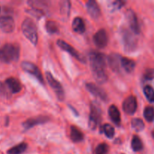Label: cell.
Instances as JSON below:
<instances>
[{
    "instance_id": "6da1fadb",
    "label": "cell",
    "mask_w": 154,
    "mask_h": 154,
    "mask_svg": "<svg viewBox=\"0 0 154 154\" xmlns=\"http://www.w3.org/2000/svg\"><path fill=\"white\" fill-rule=\"evenodd\" d=\"M89 58L92 73L96 82L100 84L106 82L108 76L105 72V68L108 58L102 53L94 51L89 54Z\"/></svg>"
},
{
    "instance_id": "7a4b0ae2",
    "label": "cell",
    "mask_w": 154,
    "mask_h": 154,
    "mask_svg": "<svg viewBox=\"0 0 154 154\" xmlns=\"http://www.w3.org/2000/svg\"><path fill=\"white\" fill-rule=\"evenodd\" d=\"M20 48L16 44L8 43L0 48V60L3 63H10L19 60Z\"/></svg>"
},
{
    "instance_id": "3957f363",
    "label": "cell",
    "mask_w": 154,
    "mask_h": 154,
    "mask_svg": "<svg viewBox=\"0 0 154 154\" xmlns=\"http://www.w3.org/2000/svg\"><path fill=\"white\" fill-rule=\"evenodd\" d=\"M21 28L25 37L35 46L38 42V31L34 21L31 18H26L23 22Z\"/></svg>"
},
{
    "instance_id": "277c9868",
    "label": "cell",
    "mask_w": 154,
    "mask_h": 154,
    "mask_svg": "<svg viewBox=\"0 0 154 154\" xmlns=\"http://www.w3.org/2000/svg\"><path fill=\"white\" fill-rule=\"evenodd\" d=\"M102 120V111L97 103L93 102L90 105V113L89 117V128L95 130Z\"/></svg>"
},
{
    "instance_id": "5b68a950",
    "label": "cell",
    "mask_w": 154,
    "mask_h": 154,
    "mask_svg": "<svg viewBox=\"0 0 154 154\" xmlns=\"http://www.w3.org/2000/svg\"><path fill=\"white\" fill-rule=\"evenodd\" d=\"M121 35L125 51L132 52V51H135V49L136 48L137 42L133 32L126 29H123L121 31Z\"/></svg>"
},
{
    "instance_id": "8992f818",
    "label": "cell",
    "mask_w": 154,
    "mask_h": 154,
    "mask_svg": "<svg viewBox=\"0 0 154 154\" xmlns=\"http://www.w3.org/2000/svg\"><path fill=\"white\" fill-rule=\"evenodd\" d=\"M46 78L47 80H48V82L49 83L51 87L54 90V91L55 92L56 95H57L59 100H64L65 93L64 90H63V87H62L61 84H60L58 81H57V80L53 77V75H51V72H46Z\"/></svg>"
},
{
    "instance_id": "52a82bcc",
    "label": "cell",
    "mask_w": 154,
    "mask_h": 154,
    "mask_svg": "<svg viewBox=\"0 0 154 154\" xmlns=\"http://www.w3.org/2000/svg\"><path fill=\"white\" fill-rule=\"evenodd\" d=\"M57 44L62 50H63V51L69 53L70 55H72V57H75V59H77L78 61L82 62V63H86L85 57H84L82 54H80L78 51H76L73 47L71 46L69 44H68L67 42H66L63 40H60V39H59V40H57Z\"/></svg>"
},
{
    "instance_id": "ba28073f",
    "label": "cell",
    "mask_w": 154,
    "mask_h": 154,
    "mask_svg": "<svg viewBox=\"0 0 154 154\" xmlns=\"http://www.w3.org/2000/svg\"><path fill=\"white\" fill-rule=\"evenodd\" d=\"M21 68L23 70L25 71L27 73L30 74L32 76H34L39 82L44 84V78L42 75V72H40L38 68L33 63H30V62L23 61L21 63Z\"/></svg>"
},
{
    "instance_id": "9c48e42d",
    "label": "cell",
    "mask_w": 154,
    "mask_h": 154,
    "mask_svg": "<svg viewBox=\"0 0 154 154\" xmlns=\"http://www.w3.org/2000/svg\"><path fill=\"white\" fill-rule=\"evenodd\" d=\"M126 19H127L128 23H129L130 29L134 34H139L140 32V26L138 24V18L136 14L132 9L127 10L126 13Z\"/></svg>"
},
{
    "instance_id": "30bf717a",
    "label": "cell",
    "mask_w": 154,
    "mask_h": 154,
    "mask_svg": "<svg viewBox=\"0 0 154 154\" xmlns=\"http://www.w3.org/2000/svg\"><path fill=\"white\" fill-rule=\"evenodd\" d=\"M137 106L136 98L133 96H129L123 101V110L128 115H132L136 111Z\"/></svg>"
},
{
    "instance_id": "8fae6325",
    "label": "cell",
    "mask_w": 154,
    "mask_h": 154,
    "mask_svg": "<svg viewBox=\"0 0 154 154\" xmlns=\"http://www.w3.org/2000/svg\"><path fill=\"white\" fill-rule=\"evenodd\" d=\"M86 88L91 94L96 96V98H99L101 100L107 101L108 99V96H107L106 93L96 84H93V83H87L86 84Z\"/></svg>"
},
{
    "instance_id": "7c38bea8",
    "label": "cell",
    "mask_w": 154,
    "mask_h": 154,
    "mask_svg": "<svg viewBox=\"0 0 154 154\" xmlns=\"http://www.w3.org/2000/svg\"><path fill=\"white\" fill-rule=\"evenodd\" d=\"M108 35L105 29H100L93 36V42L96 47L99 48H104L108 45Z\"/></svg>"
},
{
    "instance_id": "4fadbf2b",
    "label": "cell",
    "mask_w": 154,
    "mask_h": 154,
    "mask_svg": "<svg viewBox=\"0 0 154 154\" xmlns=\"http://www.w3.org/2000/svg\"><path fill=\"white\" fill-rule=\"evenodd\" d=\"M15 24L14 19L11 17L3 16L0 17V29L4 32H12L14 29Z\"/></svg>"
},
{
    "instance_id": "5bb4252c",
    "label": "cell",
    "mask_w": 154,
    "mask_h": 154,
    "mask_svg": "<svg viewBox=\"0 0 154 154\" xmlns=\"http://www.w3.org/2000/svg\"><path fill=\"white\" fill-rule=\"evenodd\" d=\"M48 120H49V118H48V117H45V116H39V117H33V118H30L28 119L27 120H26V121L23 123V127L26 130H28V129L34 127L35 126L47 123V122L48 121Z\"/></svg>"
},
{
    "instance_id": "9a60e30c",
    "label": "cell",
    "mask_w": 154,
    "mask_h": 154,
    "mask_svg": "<svg viewBox=\"0 0 154 154\" xmlns=\"http://www.w3.org/2000/svg\"><path fill=\"white\" fill-rule=\"evenodd\" d=\"M86 7H87V12L91 17H93V19H97L99 17L101 14V10L99 5L96 1H93V0L88 1L86 4Z\"/></svg>"
},
{
    "instance_id": "2e32d148",
    "label": "cell",
    "mask_w": 154,
    "mask_h": 154,
    "mask_svg": "<svg viewBox=\"0 0 154 154\" xmlns=\"http://www.w3.org/2000/svg\"><path fill=\"white\" fill-rule=\"evenodd\" d=\"M121 58L120 54H111L108 57V62L110 68L114 72H119L120 71V66H121Z\"/></svg>"
},
{
    "instance_id": "e0dca14e",
    "label": "cell",
    "mask_w": 154,
    "mask_h": 154,
    "mask_svg": "<svg viewBox=\"0 0 154 154\" xmlns=\"http://www.w3.org/2000/svg\"><path fill=\"white\" fill-rule=\"evenodd\" d=\"M108 114H109V117L111 121L117 126H120V122H121V117H120V113L117 107L114 105H111L108 109Z\"/></svg>"
},
{
    "instance_id": "ac0fdd59",
    "label": "cell",
    "mask_w": 154,
    "mask_h": 154,
    "mask_svg": "<svg viewBox=\"0 0 154 154\" xmlns=\"http://www.w3.org/2000/svg\"><path fill=\"white\" fill-rule=\"evenodd\" d=\"M5 84L12 93H19V92H20L21 89H22L20 82L14 78H8L5 81Z\"/></svg>"
},
{
    "instance_id": "d6986e66",
    "label": "cell",
    "mask_w": 154,
    "mask_h": 154,
    "mask_svg": "<svg viewBox=\"0 0 154 154\" xmlns=\"http://www.w3.org/2000/svg\"><path fill=\"white\" fill-rule=\"evenodd\" d=\"M72 29L74 30V32L78 33V34H82L85 32V23H84L82 18L77 17L74 19L73 22H72Z\"/></svg>"
},
{
    "instance_id": "ffe728a7",
    "label": "cell",
    "mask_w": 154,
    "mask_h": 154,
    "mask_svg": "<svg viewBox=\"0 0 154 154\" xmlns=\"http://www.w3.org/2000/svg\"><path fill=\"white\" fill-rule=\"evenodd\" d=\"M121 66L126 72L132 73L135 68V62L127 57H122Z\"/></svg>"
},
{
    "instance_id": "44dd1931",
    "label": "cell",
    "mask_w": 154,
    "mask_h": 154,
    "mask_svg": "<svg viewBox=\"0 0 154 154\" xmlns=\"http://www.w3.org/2000/svg\"><path fill=\"white\" fill-rule=\"evenodd\" d=\"M70 137L71 139L73 142H80V141H83L84 139V135L82 132H81L79 129L75 126H71V131H70Z\"/></svg>"
},
{
    "instance_id": "7402d4cb",
    "label": "cell",
    "mask_w": 154,
    "mask_h": 154,
    "mask_svg": "<svg viewBox=\"0 0 154 154\" xmlns=\"http://www.w3.org/2000/svg\"><path fill=\"white\" fill-rule=\"evenodd\" d=\"M27 148V144L26 143H20V144H17V145L14 146V147H11L8 150V154H21Z\"/></svg>"
},
{
    "instance_id": "603a6c76",
    "label": "cell",
    "mask_w": 154,
    "mask_h": 154,
    "mask_svg": "<svg viewBox=\"0 0 154 154\" xmlns=\"http://www.w3.org/2000/svg\"><path fill=\"white\" fill-rule=\"evenodd\" d=\"M131 147H132V150L135 152H138L142 150L143 147V143L141 141V140L140 139V138L137 135H134L133 138H132V142H131Z\"/></svg>"
},
{
    "instance_id": "cb8c5ba5",
    "label": "cell",
    "mask_w": 154,
    "mask_h": 154,
    "mask_svg": "<svg viewBox=\"0 0 154 154\" xmlns=\"http://www.w3.org/2000/svg\"><path fill=\"white\" fill-rule=\"evenodd\" d=\"M101 133H104L108 138H113L114 136V129L110 124H104L101 126Z\"/></svg>"
},
{
    "instance_id": "d4e9b609",
    "label": "cell",
    "mask_w": 154,
    "mask_h": 154,
    "mask_svg": "<svg viewBox=\"0 0 154 154\" xmlns=\"http://www.w3.org/2000/svg\"><path fill=\"white\" fill-rule=\"evenodd\" d=\"M131 126L132 128L136 132H141L144 129V123L141 119L134 118L131 122Z\"/></svg>"
},
{
    "instance_id": "484cf974",
    "label": "cell",
    "mask_w": 154,
    "mask_h": 154,
    "mask_svg": "<svg viewBox=\"0 0 154 154\" xmlns=\"http://www.w3.org/2000/svg\"><path fill=\"white\" fill-rule=\"evenodd\" d=\"M46 29L48 31V32L51 33V34H54V33H57L59 32V27L58 25L57 24V23L54 22V21L49 20L46 23Z\"/></svg>"
},
{
    "instance_id": "4316f807",
    "label": "cell",
    "mask_w": 154,
    "mask_h": 154,
    "mask_svg": "<svg viewBox=\"0 0 154 154\" xmlns=\"http://www.w3.org/2000/svg\"><path fill=\"white\" fill-rule=\"evenodd\" d=\"M144 117L147 122H153L154 120V108L148 106L144 109Z\"/></svg>"
},
{
    "instance_id": "83f0119b",
    "label": "cell",
    "mask_w": 154,
    "mask_h": 154,
    "mask_svg": "<svg viewBox=\"0 0 154 154\" xmlns=\"http://www.w3.org/2000/svg\"><path fill=\"white\" fill-rule=\"evenodd\" d=\"M144 93L145 97L150 102H154V90L150 86H145L144 88Z\"/></svg>"
},
{
    "instance_id": "f1b7e54d",
    "label": "cell",
    "mask_w": 154,
    "mask_h": 154,
    "mask_svg": "<svg viewBox=\"0 0 154 154\" xmlns=\"http://www.w3.org/2000/svg\"><path fill=\"white\" fill-rule=\"evenodd\" d=\"M109 150V147L105 143L99 144L95 149V154H107Z\"/></svg>"
},
{
    "instance_id": "f546056e",
    "label": "cell",
    "mask_w": 154,
    "mask_h": 154,
    "mask_svg": "<svg viewBox=\"0 0 154 154\" xmlns=\"http://www.w3.org/2000/svg\"><path fill=\"white\" fill-rule=\"evenodd\" d=\"M125 4H126V2L124 1H114L111 3L109 6L111 8L113 11H116L123 8V6Z\"/></svg>"
},
{
    "instance_id": "4dcf8cb0",
    "label": "cell",
    "mask_w": 154,
    "mask_h": 154,
    "mask_svg": "<svg viewBox=\"0 0 154 154\" xmlns=\"http://www.w3.org/2000/svg\"><path fill=\"white\" fill-rule=\"evenodd\" d=\"M144 79L145 81H151L154 79V69H148L144 74Z\"/></svg>"
},
{
    "instance_id": "1f68e13d",
    "label": "cell",
    "mask_w": 154,
    "mask_h": 154,
    "mask_svg": "<svg viewBox=\"0 0 154 154\" xmlns=\"http://www.w3.org/2000/svg\"><path fill=\"white\" fill-rule=\"evenodd\" d=\"M152 135H153V138H154V132H153V133H152Z\"/></svg>"
},
{
    "instance_id": "d6a6232c",
    "label": "cell",
    "mask_w": 154,
    "mask_h": 154,
    "mask_svg": "<svg viewBox=\"0 0 154 154\" xmlns=\"http://www.w3.org/2000/svg\"><path fill=\"white\" fill-rule=\"evenodd\" d=\"M0 11H1V8H0Z\"/></svg>"
}]
</instances>
